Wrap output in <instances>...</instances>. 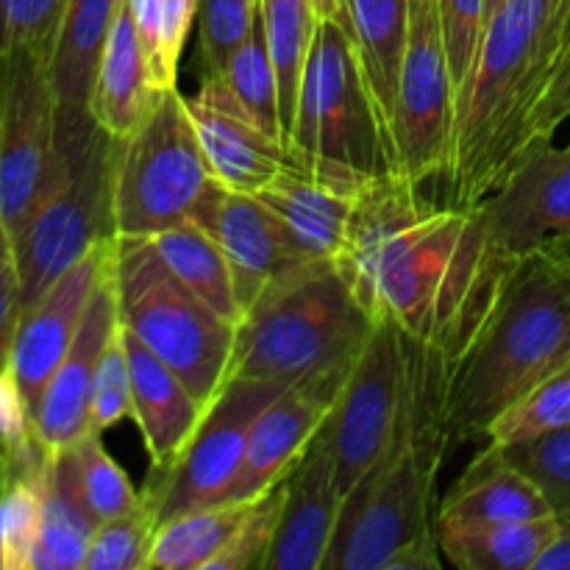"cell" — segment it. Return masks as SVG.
I'll return each instance as SVG.
<instances>
[{
    "instance_id": "cell-1",
    "label": "cell",
    "mask_w": 570,
    "mask_h": 570,
    "mask_svg": "<svg viewBox=\"0 0 570 570\" xmlns=\"http://www.w3.org/2000/svg\"><path fill=\"white\" fill-rule=\"evenodd\" d=\"M417 189L401 173L362 184L334 265L367 315H390L451 365L518 259L490 248L479 204L438 206Z\"/></svg>"
},
{
    "instance_id": "cell-2",
    "label": "cell",
    "mask_w": 570,
    "mask_h": 570,
    "mask_svg": "<svg viewBox=\"0 0 570 570\" xmlns=\"http://www.w3.org/2000/svg\"><path fill=\"white\" fill-rule=\"evenodd\" d=\"M404 399L390 445L345 495L323 570H393L406 551L438 543V473L449 438V362L404 332Z\"/></svg>"
},
{
    "instance_id": "cell-3",
    "label": "cell",
    "mask_w": 570,
    "mask_h": 570,
    "mask_svg": "<svg viewBox=\"0 0 570 570\" xmlns=\"http://www.w3.org/2000/svg\"><path fill=\"white\" fill-rule=\"evenodd\" d=\"M566 6L568 0H504L490 14L456 92L449 206L482 204L532 148L529 128L549 83Z\"/></svg>"
},
{
    "instance_id": "cell-4",
    "label": "cell",
    "mask_w": 570,
    "mask_h": 570,
    "mask_svg": "<svg viewBox=\"0 0 570 570\" xmlns=\"http://www.w3.org/2000/svg\"><path fill=\"white\" fill-rule=\"evenodd\" d=\"M570 367V262L554 248L521 256L499 298L449 365L451 445L484 438L501 410Z\"/></svg>"
},
{
    "instance_id": "cell-5",
    "label": "cell",
    "mask_w": 570,
    "mask_h": 570,
    "mask_svg": "<svg viewBox=\"0 0 570 570\" xmlns=\"http://www.w3.org/2000/svg\"><path fill=\"white\" fill-rule=\"evenodd\" d=\"M373 317L334 262H306L271 284L237 326L234 376L289 387L321 373L348 371Z\"/></svg>"
},
{
    "instance_id": "cell-6",
    "label": "cell",
    "mask_w": 570,
    "mask_h": 570,
    "mask_svg": "<svg viewBox=\"0 0 570 570\" xmlns=\"http://www.w3.org/2000/svg\"><path fill=\"white\" fill-rule=\"evenodd\" d=\"M117 154L120 139L87 106H59L53 176L14 239L22 312L87 250L115 237Z\"/></svg>"
},
{
    "instance_id": "cell-7",
    "label": "cell",
    "mask_w": 570,
    "mask_h": 570,
    "mask_svg": "<svg viewBox=\"0 0 570 570\" xmlns=\"http://www.w3.org/2000/svg\"><path fill=\"white\" fill-rule=\"evenodd\" d=\"M289 154L293 170L351 195L371 178L395 173L354 39L340 20L317 22L301 78Z\"/></svg>"
},
{
    "instance_id": "cell-8",
    "label": "cell",
    "mask_w": 570,
    "mask_h": 570,
    "mask_svg": "<svg viewBox=\"0 0 570 570\" xmlns=\"http://www.w3.org/2000/svg\"><path fill=\"white\" fill-rule=\"evenodd\" d=\"M111 276L122 326L209 406L226 384L237 323L204 304L148 237H115Z\"/></svg>"
},
{
    "instance_id": "cell-9",
    "label": "cell",
    "mask_w": 570,
    "mask_h": 570,
    "mask_svg": "<svg viewBox=\"0 0 570 570\" xmlns=\"http://www.w3.org/2000/svg\"><path fill=\"white\" fill-rule=\"evenodd\" d=\"M217 187L200 139L173 89L156 92L154 106L131 137L120 139L115 170V237H154L195 220Z\"/></svg>"
},
{
    "instance_id": "cell-10",
    "label": "cell",
    "mask_w": 570,
    "mask_h": 570,
    "mask_svg": "<svg viewBox=\"0 0 570 570\" xmlns=\"http://www.w3.org/2000/svg\"><path fill=\"white\" fill-rule=\"evenodd\" d=\"M50 56L17 48L0 56V217L20 237L56 167L59 100Z\"/></svg>"
},
{
    "instance_id": "cell-11",
    "label": "cell",
    "mask_w": 570,
    "mask_h": 570,
    "mask_svg": "<svg viewBox=\"0 0 570 570\" xmlns=\"http://www.w3.org/2000/svg\"><path fill=\"white\" fill-rule=\"evenodd\" d=\"M456 83L443 42L438 0H410L406 50L393 120V167L410 181L449 176Z\"/></svg>"
},
{
    "instance_id": "cell-12",
    "label": "cell",
    "mask_w": 570,
    "mask_h": 570,
    "mask_svg": "<svg viewBox=\"0 0 570 570\" xmlns=\"http://www.w3.org/2000/svg\"><path fill=\"white\" fill-rule=\"evenodd\" d=\"M284 384L262 379H228L206 406L193 440L167 471H150L142 493L154 501L161 523L226 501L239 468L250 429Z\"/></svg>"
},
{
    "instance_id": "cell-13",
    "label": "cell",
    "mask_w": 570,
    "mask_h": 570,
    "mask_svg": "<svg viewBox=\"0 0 570 570\" xmlns=\"http://www.w3.org/2000/svg\"><path fill=\"white\" fill-rule=\"evenodd\" d=\"M404 328L390 315H376L328 415L334 484L343 501L393 440L404 399Z\"/></svg>"
},
{
    "instance_id": "cell-14",
    "label": "cell",
    "mask_w": 570,
    "mask_h": 570,
    "mask_svg": "<svg viewBox=\"0 0 570 570\" xmlns=\"http://www.w3.org/2000/svg\"><path fill=\"white\" fill-rule=\"evenodd\" d=\"M479 212L490 248L512 259L570 237V145L534 142Z\"/></svg>"
},
{
    "instance_id": "cell-15",
    "label": "cell",
    "mask_w": 570,
    "mask_h": 570,
    "mask_svg": "<svg viewBox=\"0 0 570 570\" xmlns=\"http://www.w3.org/2000/svg\"><path fill=\"white\" fill-rule=\"evenodd\" d=\"M115 254V237L104 239L81 256L67 273H61L20 317L14 345H11L9 371L17 379L28 412L37 410L45 384L56 373L59 362L70 351L78 326L83 321L95 287L109 271Z\"/></svg>"
},
{
    "instance_id": "cell-16",
    "label": "cell",
    "mask_w": 570,
    "mask_h": 570,
    "mask_svg": "<svg viewBox=\"0 0 570 570\" xmlns=\"http://www.w3.org/2000/svg\"><path fill=\"white\" fill-rule=\"evenodd\" d=\"M348 371L321 373V376L289 384L262 410L250 429L243 468L226 501L256 499L293 473L315 434L332 415Z\"/></svg>"
},
{
    "instance_id": "cell-17",
    "label": "cell",
    "mask_w": 570,
    "mask_h": 570,
    "mask_svg": "<svg viewBox=\"0 0 570 570\" xmlns=\"http://www.w3.org/2000/svg\"><path fill=\"white\" fill-rule=\"evenodd\" d=\"M193 223L206 228L220 243L232 265L234 293L243 315L276 278L306 262H317L306 256L298 239L256 195L234 193L220 181L204 200Z\"/></svg>"
},
{
    "instance_id": "cell-18",
    "label": "cell",
    "mask_w": 570,
    "mask_h": 570,
    "mask_svg": "<svg viewBox=\"0 0 570 570\" xmlns=\"http://www.w3.org/2000/svg\"><path fill=\"white\" fill-rule=\"evenodd\" d=\"M200 139L212 176L234 193H259L282 170L293 167V154L271 137L232 95L223 78H204L198 95L184 98Z\"/></svg>"
},
{
    "instance_id": "cell-19",
    "label": "cell",
    "mask_w": 570,
    "mask_h": 570,
    "mask_svg": "<svg viewBox=\"0 0 570 570\" xmlns=\"http://www.w3.org/2000/svg\"><path fill=\"white\" fill-rule=\"evenodd\" d=\"M115 256V254H111ZM120 312H117L115 276L109 271L95 287L76 340L65 360L59 362L50 382L45 384L42 399L33 410V434L48 451H65L76 445L89 429V406H92V384L98 362L115 334Z\"/></svg>"
},
{
    "instance_id": "cell-20",
    "label": "cell",
    "mask_w": 570,
    "mask_h": 570,
    "mask_svg": "<svg viewBox=\"0 0 570 570\" xmlns=\"http://www.w3.org/2000/svg\"><path fill=\"white\" fill-rule=\"evenodd\" d=\"M343 499L334 484L328 421L287 476L282 521L262 570H323L337 532Z\"/></svg>"
},
{
    "instance_id": "cell-21",
    "label": "cell",
    "mask_w": 570,
    "mask_h": 570,
    "mask_svg": "<svg viewBox=\"0 0 570 570\" xmlns=\"http://www.w3.org/2000/svg\"><path fill=\"white\" fill-rule=\"evenodd\" d=\"M122 345L131 373V417L142 432L150 471H167L193 440L206 404L126 326Z\"/></svg>"
},
{
    "instance_id": "cell-22",
    "label": "cell",
    "mask_w": 570,
    "mask_h": 570,
    "mask_svg": "<svg viewBox=\"0 0 570 570\" xmlns=\"http://www.w3.org/2000/svg\"><path fill=\"white\" fill-rule=\"evenodd\" d=\"M540 490L490 443L438 507V529H479L549 518ZM557 518V515H554Z\"/></svg>"
},
{
    "instance_id": "cell-23",
    "label": "cell",
    "mask_w": 570,
    "mask_h": 570,
    "mask_svg": "<svg viewBox=\"0 0 570 570\" xmlns=\"http://www.w3.org/2000/svg\"><path fill=\"white\" fill-rule=\"evenodd\" d=\"M154 100L156 89L150 87L148 56H145L142 39L134 26L131 9L126 0H120V9H117L104 53H100L87 109L95 122L106 128L111 137L126 139L142 126Z\"/></svg>"
},
{
    "instance_id": "cell-24",
    "label": "cell",
    "mask_w": 570,
    "mask_h": 570,
    "mask_svg": "<svg viewBox=\"0 0 570 570\" xmlns=\"http://www.w3.org/2000/svg\"><path fill=\"white\" fill-rule=\"evenodd\" d=\"M254 195L287 226L309 259L337 262L345 245L354 195L328 187L293 167L278 173Z\"/></svg>"
},
{
    "instance_id": "cell-25",
    "label": "cell",
    "mask_w": 570,
    "mask_h": 570,
    "mask_svg": "<svg viewBox=\"0 0 570 570\" xmlns=\"http://www.w3.org/2000/svg\"><path fill=\"white\" fill-rule=\"evenodd\" d=\"M343 22L354 39L362 72L376 100L390 150H393L395 100L406 50L410 0H343Z\"/></svg>"
},
{
    "instance_id": "cell-26",
    "label": "cell",
    "mask_w": 570,
    "mask_h": 570,
    "mask_svg": "<svg viewBox=\"0 0 570 570\" xmlns=\"http://www.w3.org/2000/svg\"><path fill=\"white\" fill-rule=\"evenodd\" d=\"M42 521L31 570H83L98 521L89 515L76 488L70 449L56 451L39 482Z\"/></svg>"
},
{
    "instance_id": "cell-27",
    "label": "cell",
    "mask_w": 570,
    "mask_h": 570,
    "mask_svg": "<svg viewBox=\"0 0 570 570\" xmlns=\"http://www.w3.org/2000/svg\"><path fill=\"white\" fill-rule=\"evenodd\" d=\"M120 0H67L50 53V81L59 106H89L106 37Z\"/></svg>"
},
{
    "instance_id": "cell-28",
    "label": "cell",
    "mask_w": 570,
    "mask_h": 570,
    "mask_svg": "<svg viewBox=\"0 0 570 570\" xmlns=\"http://www.w3.org/2000/svg\"><path fill=\"white\" fill-rule=\"evenodd\" d=\"M560 529V518L479 529H438L440 551L462 570H532Z\"/></svg>"
},
{
    "instance_id": "cell-29",
    "label": "cell",
    "mask_w": 570,
    "mask_h": 570,
    "mask_svg": "<svg viewBox=\"0 0 570 570\" xmlns=\"http://www.w3.org/2000/svg\"><path fill=\"white\" fill-rule=\"evenodd\" d=\"M165 265L198 295L204 304H209L217 315L226 321L237 323L243 321V309L237 304V293H234V276L232 265H228L226 254H223L220 243L212 237L206 228L198 223H181V226L165 228L148 237Z\"/></svg>"
},
{
    "instance_id": "cell-30",
    "label": "cell",
    "mask_w": 570,
    "mask_h": 570,
    "mask_svg": "<svg viewBox=\"0 0 570 570\" xmlns=\"http://www.w3.org/2000/svg\"><path fill=\"white\" fill-rule=\"evenodd\" d=\"M259 20L265 31L267 53L278 81V111H282L284 142L289 148L301 78L317 33V14L309 0H259Z\"/></svg>"
},
{
    "instance_id": "cell-31",
    "label": "cell",
    "mask_w": 570,
    "mask_h": 570,
    "mask_svg": "<svg viewBox=\"0 0 570 570\" xmlns=\"http://www.w3.org/2000/svg\"><path fill=\"white\" fill-rule=\"evenodd\" d=\"M250 501H220L161 523L156 529L148 570H204L243 523Z\"/></svg>"
},
{
    "instance_id": "cell-32",
    "label": "cell",
    "mask_w": 570,
    "mask_h": 570,
    "mask_svg": "<svg viewBox=\"0 0 570 570\" xmlns=\"http://www.w3.org/2000/svg\"><path fill=\"white\" fill-rule=\"evenodd\" d=\"M215 78H223L226 87L232 89L234 98H237V104L243 106L271 137L284 142L282 111H278V81L276 70H273L271 53H267L259 14H256V22L254 28H250L248 37H245V42L232 53L226 70Z\"/></svg>"
},
{
    "instance_id": "cell-33",
    "label": "cell",
    "mask_w": 570,
    "mask_h": 570,
    "mask_svg": "<svg viewBox=\"0 0 570 570\" xmlns=\"http://www.w3.org/2000/svg\"><path fill=\"white\" fill-rule=\"evenodd\" d=\"M70 456L78 495L98 523L111 521L142 501V490H134L122 468L104 449L100 432L83 434L76 445H70Z\"/></svg>"
},
{
    "instance_id": "cell-34",
    "label": "cell",
    "mask_w": 570,
    "mask_h": 570,
    "mask_svg": "<svg viewBox=\"0 0 570 570\" xmlns=\"http://www.w3.org/2000/svg\"><path fill=\"white\" fill-rule=\"evenodd\" d=\"M570 423V367L540 382L495 415L484 438L493 445H515Z\"/></svg>"
},
{
    "instance_id": "cell-35",
    "label": "cell",
    "mask_w": 570,
    "mask_h": 570,
    "mask_svg": "<svg viewBox=\"0 0 570 570\" xmlns=\"http://www.w3.org/2000/svg\"><path fill=\"white\" fill-rule=\"evenodd\" d=\"M159 515L148 495L142 493L134 510L98 523L89 543L83 570H148Z\"/></svg>"
},
{
    "instance_id": "cell-36",
    "label": "cell",
    "mask_w": 570,
    "mask_h": 570,
    "mask_svg": "<svg viewBox=\"0 0 570 570\" xmlns=\"http://www.w3.org/2000/svg\"><path fill=\"white\" fill-rule=\"evenodd\" d=\"M499 449L540 490L549 510L562 523H570V423L527 443Z\"/></svg>"
},
{
    "instance_id": "cell-37",
    "label": "cell",
    "mask_w": 570,
    "mask_h": 570,
    "mask_svg": "<svg viewBox=\"0 0 570 570\" xmlns=\"http://www.w3.org/2000/svg\"><path fill=\"white\" fill-rule=\"evenodd\" d=\"M284 499H287V479L273 484L262 495L250 501L243 523L234 529L228 543L223 546L220 554L212 557L204 570H250L265 568L267 551H271L273 538H276L278 521H282Z\"/></svg>"
},
{
    "instance_id": "cell-38",
    "label": "cell",
    "mask_w": 570,
    "mask_h": 570,
    "mask_svg": "<svg viewBox=\"0 0 570 570\" xmlns=\"http://www.w3.org/2000/svg\"><path fill=\"white\" fill-rule=\"evenodd\" d=\"M259 14V0H198V50L204 78L226 70Z\"/></svg>"
},
{
    "instance_id": "cell-39",
    "label": "cell",
    "mask_w": 570,
    "mask_h": 570,
    "mask_svg": "<svg viewBox=\"0 0 570 570\" xmlns=\"http://www.w3.org/2000/svg\"><path fill=\"white\" fill-rule=\"evenodd\" d=\"M42 521L39 482H0V549L3 570H31Z\"/></svg>"
},
{
    "instance_id": "cell-40",
    "label": "cell",
    "mask_w": 570,
    "mask_h": 570,
    "mask_svg": "<svg viewBox=\"0 0 570 570\" xmlns=\"http://www.w3.org/2000/svg\"><path fill=\"white\" fill-rule=\"evenodd\" d=\"M67 0H0V56L17 48L53 53Z\"/></svg>"
},
{
    "instance_id": "cell-41",
    "label": "cell",
    "mask_w": 570,
    "mask_h": 570,
    "mask_svg": "<svg viewBox=\"0 0 570 570\" xmlns=\"http://www.w3.org/2000/svg\"><path fill=\"white\" fill-rule=\"evenodd\" d=\"M126 415H131V373H128V356L126 345H122V326L117 321L115 334H111L98 362V373H95L89 429L104 434Z\"/></svg>"
},
{
    "instance_id": "cell-42",
    "label": "cell",
    "mask_w": 570,
    "mask_h": 570,
    "mask_svg": "<svg viewBox=\"0 0 570 570\" xmlns=\"http://www.w3.org/2000/svg\"><path fill=\"white\" fill-rule=\"evenodd\" d=\"M438 3L445 53H449L451 76L460 92L476 59L484 26H488V0H438Z\"/></svg>"
},
{
    "instance_id": "cell-43",
    "label": "cell",
    "mask_w": 570,
    "mask_h": 570,
    "mask_svg": "<svg viewBox=\"0 0 570 570\" xmlns=\"http://www.w3.org/2000/svg\"><path fill=\"white\" fill-rule=\"evenodd\" d=\"M195 17H198V0H159V50L150 65V87L156 92L176 87L178 59Z\"/></svg>"
},
{
    "instance_id": "cell-44",
    "label": "cell",
    "mask_w": 570,
    "mask_h": 570,
    "mask_svg": "<svg viewBox=\"0 0 570 570\" xmlns=\"http://www.w3.org/2000/svg\"><path fill=\"white\" fill-rule=\"evenodd\" d=\"M568 117H570V0L566 6V20H562L560 45H557V56L549 72V83H546L543 98H540L538 109H534L532 128H529L532 145L554 137V131L568 120Z\"/></svg>"
},
{
    "instance_id": "cell-45",
    "label": "cell",
    "mask_w": 570,
    "mask_h": 570,
    "mask_svg": "<svg viewBox=\"0 0 570 570\" xmlns=\"http://www.w3.org/2000/svg\"><path fill=\"white\" fill-rule=\"evenodd\" d=\"M39 443L33 434L31 412L9 367L0 371V468L14 462Z\"/></svg>"
},
{
    "instance_id": "cell-46",
    "label": "cell",
    "mask_w": 570,
    "mask_h": 570,
    "mask_svg": "<svg viewBox=\"0 0 570 570\" xmlns=\"http://www.w3.org/2000/svg\"><path fill=\"white\" fill-rule=\"evenodd\" d=\"M22 317V293H20V271H17L14 256L0 265V371L9 367L11 345H14L17 326Z\"/></svg>"
},
{
    "instance_id": "cell-47",
    "label": "cell",
    "mask_w": 570,
    "mask_h": 570,
    "mask_svg": "<svg viewBox=\"0 0 570 570\" xmlns=\"http://www.w3.org/2000/svg\"><path fill=\"white\" fill-rule=\"evenodd\" d=\"M532 570H570V523L560 521V529Z\"/></svg>"
},
{
    "instance_id": "cell-48",
    "label": "cell",
    "mask_w": 570,
    "mask_h": 570,
    "mask_svg": "<svg viewBox=\"0 0 570 570\" xmlns=\"http://www.w3.org/2000/svg\"><path fill=\"white\" fill-rule=\"evenodd\" d=\"M317 20H343V0H309Z\"/></svg>"
},
{
    "instance_id": "cell-49",
    "label": "cell",
    "mask_w": 570,
    "mask_h": 570,
    "mask_svg": "<svg viewBox=\"0 0 570 570\" xmlns=\"http://www.w3.org/2000/svg\"><path fill=\"white\" fill-rule=\"evenodd\" d=\"M14 256V239H11L9 228H6L3 217H0V265H3L6 259H11Z\"/></svg>"
},
{
    "instance_id": "cell-50",
    "label": "cell",
    "mask_w": 570,
    "mask_h": 570,
    "mask_svg": "<svg viewBox=\"0 0 570 570\" xmlns=\"http://www.w3.org/2000/svg\"><path fill=\"white\" fill-rule=\"evenodd\" d=\"M549 248H554L557 254H562V256H566V259L570 262V237L560 239V243H554V245H549Z\"/></svg>"
},
{
    "instance_id": "cell-51",
    "label": "cell",
    "mask_w": 570,
    "mask_h": 570,
    "mask_svg": "<svg viewBox=\"0 0 570 570\" xmlns=\"http://www.w3.org/2000/svg\"><path fill=\"white\" fill-rule=\"evenodd\" d=\"M501 3H504V0H488V20H490V14H493V11L499 9Z\"/></svg>"
}]
</instances>
